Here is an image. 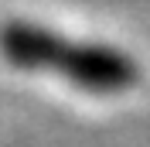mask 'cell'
<instances>
[{"mask_svg":"<svg viewBox=\"0 0 150 147\" xmlns=\"http://www.w3.org/2000/svg\"><path fill=\"white\" fill-rule=\"evenodd\" d=\"M0 55L24 72H51L89 92H126L140 82L130 55L106 45H82L45 24L7 21L0 28Z\"/></svg>","mask_w":150,"mask_h":147,"instance_id":"obj_1","label":"cell"}]
</instances>
